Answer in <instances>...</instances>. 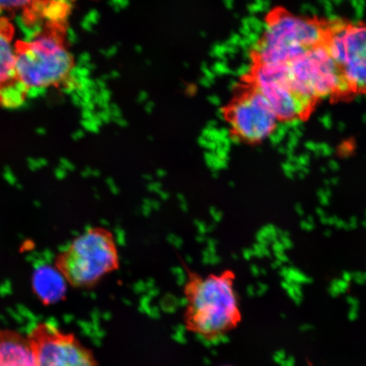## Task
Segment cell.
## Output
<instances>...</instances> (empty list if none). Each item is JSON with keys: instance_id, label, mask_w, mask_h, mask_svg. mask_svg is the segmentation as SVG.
<instances>
[{"instance_id": "6da1fadb", "label": "cell", "mask_w": 366, "mask_h": 366, "mask_svg": "<svg viewBox=\"0 0 366 366\" xmlns=\"http://www.w3.org/2000/svg\"><path fill=\"white\" fill-rule=\"evenodd\" d=\"M185 329L213 342L234 330L242 320L235 276L227 271L203 277L185 266Z\"/></svg>"}, {"instance_id": "7a4b0ae2", "label": "cell", "mask_w": 366, "mask_h": 366, "mask_svg": "<svg viewBox=\"0 0 366 366\" xmlns=\"http://www.w3.org/2000/svg\"><path fill=\"white\" fill-rule=\"evenodd\" d=\"M65 20H46L34 36L15 42L17 75L30 95L69 83L75 62L66 45Z\"/></svg>"}, {"instance_id": "3957f363", "label": "cell", "mask_w": 366, "mask_h": 366, "mask_svg": "<svg viewBox=\"0 0 366 366\" xmlns=\"http://www.w3.org/2000/svg\"><path fill=\"white\" fill-rule=\"evenodd\" d=\"M330 20L276 7L264 17L263 32L251 51V62L286 65L326 43Z\"/></svg>"}, {"instance_id": "277c9868", "label": "cell", "mask_w": 366, "mask_h": 366, "mask_svg": "<svg viewBox=\"0 0 366 366\" xmlns=\"http://www.w3.org/2000/svg\"><path fill=\"white\" fill-rule=\"evenodd\" d=\"M53 265L70 286L92 288L120 269L116 236L105 227L87 228L57 254Z\"/></svg>"}, {"instance_id": "5b68a950", "label": "cell", "mask_w": 366, "mask_h": 366, "mask_svg": "<svg viewBox=\"0 0 366 366\" xmlns=\"http://www.w3.org/2000/svg\"><path fill=\"white\" fill-rule=\"evenodd\" d=\"M244 79L264 97L278 120L300 118L313 105L301 92L287 65L251 62Z\"/></svg>"}, {"instance_id": "8992f818", "label": "cell", "mask_w": 366, "mask_h": 366, "mask_svg": "<svg viewBox=\"0 0 366 366\" xmlns=\"http://www.w3.org/2000/svg\"><path fill=\"white\" fill-rule=\"evenodd\" d=\"M286 65L301 92L311 102L349 92L327 41Z\"/></svg>"}, {"instance_id": "52a82bcc", "label": "cell", "mask_w": 366, "mask_h": 366, "mask_svg": "<svg viewBox=\"0 0 366 366\" xmlns=\"http://www.w3.org/2000/svg\"><path fill=\"white\" fill-rule=\"evenodd\" d=\"M231 132L246 142L268 139L277 128V116L264 97L244 79L238 91L224 109Z\"/></svg>"}, {"instance_id": "ba28073f", "label": "cell", "mask_w": 366, "mask_h": 366, "mask_svg": "<svg viewBox=\"0 0 366 366\" xmlns=\"http://www.w3.org/2000/svg\"><path fill=\"white\" fill-rule=\"evenodd\" d=\"M327 44L349 92H366V23L330 20Z\"/></svg>"}, {"instance_id": "9c48e42d", "label": "cell", "mask_w": 366, "mask_h": 366, "mask_svg": "<svg viewBox=\"0 0 366 366\" xmlns=\"http://www.w3.org/2000/svg\"><path fill=\"white\" fill-rule=\"evenodd\" d=\"M27 337L36 366H99L92 350L76 335L53 324L36 323Z\"/></svg>"}, {"instance_id": "30bf717a", "label": "cell", "mask_w": 366, "mask_h": 366, "mask_svg": "<svg viewBox=\"0 0 366 366\" xmlns=\"http://www.w3.org/2000/svg\"><path fill=\"white\" fill-rule=\"evenodd\" d=\"M14 33L12 22L0 17V109L20 108L30 95L17 75Z\"/></svg>"}, {"instance_id": "8fae6325", "label": "cell", "mask_w": 366, "mask_h": 366, "mask_svg": "<svg viewBox=\"0 0 366 366\" xmlns=\"http://www.w3.org/2000/svg\"><path fill=\"white\" fill-rule=\"evenodd\" d=\"M0 366H36L27 336L0 329Z\"/></svg>"}, {"instance_id": "7c38bea8", "label": "cell", "mask_w": 366, "mask_h": 366, "mask_svg": "<svg viewBox=\"0 0 366 366\" xmlns=\"http://www.w3.org/2000/svg\"><path fill=\"white\" fill-rule=\"evenodd\" d=\"M66 284L54 265H41L33 273L34 294L46 305L55 304L65 297Z\"/></svg>"}, {"instance_id": "4fadbf2b", "label": "cell", "mask_w": 366, "mask_h": 366, "mask_svg": "<svg viewBox=\"0 0 366 366\" xmlns=\"http://www.w3.org/2000/svg\"><path fill=\"white\" fill-rule=\"evenodd\" d=\"M44 0H0V17L4 13H11L22 10L26 12L36 7Z\"/></svg>"}, {"instance_id": "5bb4252c", "label": "cell", "mask_w": 366, "mask_h": 366, "mask_svg": "<svg viewBox=\"0 0 366 366\" xmlns=\"http://www.w3.org/2000/svg\"></svg>"}]
</instances>
